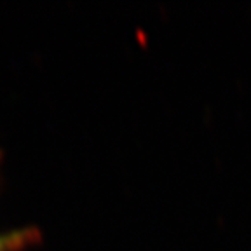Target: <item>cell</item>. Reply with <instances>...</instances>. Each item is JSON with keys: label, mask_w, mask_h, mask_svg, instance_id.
Instances as JSON below:
<instances>
[{"label": "cell", "mask_w": 251, "mask_h": 251, "mask_svg": "<svg viewBox=\"0 0 251 251\" xmlns=\"http://www.w3.org/2000/svg\"><path fill=\"white\" fill-rule=\"evenodd\" d=\"M0 168H2V150H0ZM42 239V232L37 227H20L14 230L0 232V251H28Z\"/></svg>", "instance_id": "obj_1"}]
</instances>
